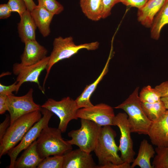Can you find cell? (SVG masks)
I'll list each match as a JSON object with an SVG mask.
<instances>
[{
	"label": "cell",
	"mask_w": 168,
	"mask_h": 168,
	"mask_svg": "<svg viewBox=\"0 0 168 168\" xmlns=\"http://www.w3.org/2000/svg\"><path fill=\"white\" fill-rule=\"evenodd\" d=\"M40 110L25 114L16 119L7 128L0 140V157L15 147L31 128L42 117Z\"/></svg>",
	"instance_id": "1"
},
{
	"label": "cell",
	"mask_w": 168,
	"mask_h": 168,
	"mask_svg": "<svg viewBox=\"0 0 168 168\" xmlns=\"http://www.w3.org/2000/svg\"><path fill=\"white\" fill-rule=\"evenodd\" d=\"M137 87L122 103L114 108L124 110L128 116L131 133L148 135L152 122L144 113L140 100Z\"/></svg>",
	"instance_id": "2"
},
{
	"label": "cell",
	"mask_w": 168,
	"mask_h": 168,
	"mask_svg": "<svg viewBox=\"0 0 168 168\" xmlns=\"http://www.w3.org/2000/svg\"><path fill=\"white\" fill-rule=\"evenodd\" d=\"M98 41L77 45L71 36L63 38L61 36L55 38L53 42V49L49 56V60L46 70V73L43 84V88L50 71L55 63L66 58H69L77 54L80 50L85 49L88 50H95L99 48Z\"/></svg>",
	"instance_id": "3"
},
{
	"label": "cell",
	"mask_w": 168,
	"mask_h": 168,
	"mask_svg": "<svg viewBox=\"0 0 168 168\" xmlns=\"http://www.w3.org/2000/svg\"><path fill=\"white\" fill-rule=\"evenodd\" d=\"M116 136L111 126L101 127L94 150L100 164L97 168L110 163L119 165L124 162L118 153L119 147L115 141Z\"/></svg>",
	"instance_id": "4"
},
{
	"label": "cell",
	"mask_w": 168,
	"mask_h": 168,
	"mask_svg": "<svg viewBox=\"0 0 168 168\" xmlns=\"http://www.w3.org/2000/svg\"><path fill=\"white\" fill-rule=\"evenodd\" d=\"M58 128L47 126L36 140L38 152L42 158L51 156L63 155L72 149V145L63 138Z\"/></svg>",
	"instance_id": "5"
},
{
	"label": "cell",
	"mask_w": 168,
	"mask_h": 168,
	"mask_svg": "<svg viewBox=\"0 0 168 168\" xmlns=\"http://www.w3.org/2000/svg\"><path fill=\"white\" fill-rule=\"evenodd\" d=\"M81 127L68 133L71 138L67 140L72 145L77 146L80 149L91 153L93 151L102 126L86 119H81Z\"/></svg>",
	"instance_id": "6"
},
{
	"label": "cell",
	"mask_w": 168,
	"mask_h": 168,
	"mask_svg": "<svg viewBox=\"0 0 168 168\" xmlns=\"http://www.w3.org/2000/svg\"><path fill=\"white\" fill-rule=\"evenodd\" d=\"M41 106L58 117L60 122L58 128L62 133L66 131L68 125L71 120L78 119L77 112L79 109L76 101L69 96L63 98L59 101L48 99Z\"/></svg>",
	"instance_id": "7"
},
{
	"label": "cell",
	"mask_w": 168,
	"mask_h": 168,
	"mask_svg": "<svg viewBox=\"0 0 168 168\" xmlns=\"http://www.w3.org/2000/svg\"><path fill=\"white\" fill-rule=\"evenodd\" d=\"M40 111L43 114L41 118L25 134L18 144L7 152L10 159L9 168H14L15 162L20 153L36 140L42 129L48 125L49 122L54 114L42 107Z\"/></svg>",
	"instance_id": "8"
},
{
	"label": "cell",
	"mask_w": 168,
	"mask_h": 168,
	"mask_svg": "<svg viewBox=\"0 0 168 168\" xmlns=\"http://www.w3.org/2000/svg\"><path fill=\"white\" fill-rule=\"evenodd\" d=\"M113 125L117 126L120 131L119 151L120 157L124 162L130 164L134 160L135 152L133 148V143L131 136V128L125 113H119L116 115L113 121Z\"/></svg>",
	"instance_id": "9"
},
{
	"label": "cell",
	"mask_w": 168,
	"mask_h": 168,
	"mask_svg": "<svg viewBox=\"0 0 168 168\" xmlns=\"http://www.w3.org/2000/svg\"><path fill=\"white\" fill-rule=\"evenodd\" d=\"M33 92V89L31 88L24 96H17L12 95L8 96V111L10 117V125L25 114L40 110L41 106L34 101Z\"/></svg>",
	"instance_id": "10"
},
{
	"label": "cell",
	"mask_w": 168,
	"mask_h": 168,
	"mask_svg": "<svg viewBox=\"0 0 168 168\" xmlns=\"http://www.w3.org/2000/svg\"><path fill=\"white\" fill-rule=\"evenodd\" d=\"M115 116L113 108L103 103L80 108L77 112L78 118L91 121L100 126L113 125Z\"/></svg>",
	"instance_id": "11"
},
{
	"label": "cell",
	"mask_w": 168,
	"mask_h": 168,
	"mask_svg": "<svg viewBox=\"0 0 168 168\" xmlns=\"http://www.w3.org/2000/svg\"><path fill=\"white\" fill-rule=\"evenodd\" d=\"M24 43L25 46L21 57V62L14 64L13 67L15 75L22 68L35 64L47 57V50L36 40H27Z\"/></svg>",
	"instance_id": "12"
},
{
	"label": "cell",
	"mask_w": 168,
	"mask_h": 168,
	"mask_svg": "<svg viewBox=\"0 0 168 168\" xmlns=\"http://www.w3.org/2000/svg\"><path fill=\"white\" fill-rule=\"evenodd\" d=\"M148 135L157 147L168 146V110L156 121L152 122Z\"/></svg>",
	"instance_id": "13"
},
{
	"label": "cell",
	"mask_w": 168,
	"mask_h": 168,
	"mask_svg": "<svg viewBox=\"0 0 168 168\" xmlns=\"http://www.w3.org/2000/svg\"><path fill=\"white\" fill-rule=\"evenodd\" d=\"M63 168H97L92 156L79 148L63 155Z\"/></svg>",
	"instance_id": "14"
},
{
	"label": "cell",
	"mask_w": 168,
	"mask_h": 168,
	"mask_svg": "<svg viewBox=\"0 0 168 168\" xmlns=\"http://www.w3.org/2000/svg\"><path fill=\"white\" fill-rule=\"evenodd\" d=\"M49 56H47L34 64L22 68L18 71L16 81L19 88L25 82H30L36 83L39 89L44 93V90L40 86L39 78L42 72L46 69Z\"/></svg>",
	"instance_id": "15"
},
{
	"label": "cell",
	"mask_w": 168,
	"mask_h": 168,
	"mask_svg": "<svg viewBox=\"0 0 168 168\" xmlns=\"http://www.w3.org/2000/svg\"><path fill=\"white\" fill-rule=\"evenodd\" d=\"M37 150L36 140L24 150L21 156L17 158L14 168H36L42 161Z\"/></svg>",
	"instance_id": "16"
},
{
	"label": "cell",
	"mask_w": 168,
	"mask_h": 168,
	"mask_svg": "<svg viewBox=\"0 0 168 168\" xmlns=\"http://www.w3.org/2000/svg\"><path fill=\"white\" fill-rule=\"evenodd\" d=\"M166 0H148L144 6L138 9V21L143 26L151 27L154 18Z\"/></svg>",
	"instance_id": "17"
},
{
	"label": "cell",
	"mask_w": 168,
	"mask_h": 168,
	"mask_svg": "<svg viewBox=\"0 0 168 168\" xmlns=\"http://www.w3.org/2000/svg\"><path fill=\"white\" fill-rule=\"evenodd\" d=\"M18 24L19 35L21 41L36 40L35 31L37 28L31 14V12L27 10L20 17Z\"/></svg>",
	"instance_id": "18"
},
{
	"label": "cell",
	"mask_w": 168,
	"mask_h": 168,
	"mask_svg": "<svg viewBox=\"0 0 168 168\" xmlns=\"http://www.w3.org/2000/svg\"><path fill=\"white\" fill-rule=\"evenodd\" d=\"M31 12L41 34L44 37L48 36L50 32V25L54 15L38 5Z\"/></svg>",
	"instance_id": "19"
},
{
	"label": "cell",
	"mask_w": 168,
	"mask_h": 168,
	"mask_svg": "<svg viewBox=\"0 0 168 168\" xmlns=\"http://www.w3.org/2000/svg\"><path fill=\"white\" fill-rule=\"evenodd\" d=\"M110 59L109 57L98 78L93 83L86 86L81 95L75 100L78 109L90 107L94 105L90 101V97L96 89L98 84L107 72Z\"/></svg>",
	"instance_id": "20"
},
{
	"label": "cell",
	"mask_w": 168,
	"mask_h": 168,
	"mask_svg": "<svg viewBox=\"0 0 168 168\" xmlns=\"http://www.w3.org/2000/svg\"><path fill=\"white\" fill-rule=\"evenodd\" d=\"M155 152L152 145L144 139L141 142L138 156L132 163L131 168L136 166L141 168H153L150 160L154 157Z\"/></svg>",
	"instance_id": "21"
},
{
	"label": "cell",
	"mask_w": 168,
	"mask_h": 168,
	"mask_svg": "<svg viewBox=\"0 0 168 168\" xmlns=\"http://www.w3.org/2000/svg\"><path fill=\"white\" fill-rule=\"evenodd\" d=\"M82 12L89 19L97 21L102 19L103 0H80Z\"/></svg>",
	"instance_id": "22"
},
{
	"label": "cell",
	"mask_w": 168,
	"mask_h": 168,
	"mask_svg": "<svg viewBox=\"0 0 168 168\" xmlns=\"http://www.w3.org/2000/svg\"><path fill=\"white\" fill-rule=\"evenodd\" d=\"M168 24V0H166L162 6L155 17L150 27L151 36L158 40L163 27Z\"/></svg>",
	"instance_id": "23"
},
{
	"label": "cell",
	"mask_w": 168,
	"mask_h": 168,
	"mask_svg": "<svg viewBox=\"0 0 168 168\" xmlns=\"http://www.w3.org/2000/svg\"><path fill=\"white\" fill-rule=\"evenodd\" d=\"M141 105L145 114L152 122L157 120L166 110L161 100L158 102L152 103L141 102Z\"/></svg>",
	"instance_id": "24"
},
{
	"label": "cell",
	"mask_w": 168,
	"mask_h": 168,
	"mask_svg": "<svg viewBox=\"0 0 168 168\" xmlns=\"http://www.w3.org/2000/svg\"><path fill=\"white\" fill-rule=\"evenodd\" d=\"M139 96L142 103H152L161 100L159 92L150 85L144 87L139 93Z\"/></svg>",
	"instance_id": "25"
},
{
	"label": "cell",
	"mask_w": 168,
	"mask_h": 168,
	"mask_svg": "<svg viewBox=\"0 0 168 168\" xmlns=\"http://www.w3.org/2000/svg\"><path fill=\"white\" fill-rule=\"evenodd\" d=\"M155 150L157 154L152 161L153 168H168V146L156 147Z\"/></svg>",
	"instance_id": "26"
},
{
	"label": "cell",
	"mask_w": 168,
	"mask_h": 168,
	"mask_svg": "<svg viewBox=\"0 0 168 168\" xmlns=\"http://www.w3.org/2000/svg\"><path fill=\"white\" fill-rule=\"evenodd\" d=\"M63 155L47 157L43 160L37 168H63Z\"/></svg>",
	"instance_id": "27"
},
{
	"label": "cell",
	"mask_w": 168,
	"mask_h": 168,
	"mask_svg": "<svg viewBox=\"0 0 168 168\" xmlns=\"http://www.w3.org/2000/svg\"><path fill=\"white\" fill-rule=\"evenodd\" d=\"M38 5L41 7L54 15L61 13L63 6L56 0H37Z\"/></svg>",
	"instance_id": "28"
},
{
	"label": "cell",
	"mask_w": 168,
	"mask_h": 168,
	"mask_svg": "<svg viewBox=\"0 0 168 168\" xmlns=\"http://www.w3.org/2000/svg\"><path fill=\"white\" fill-rule=\"evenodd\" d=\"M7 4L12 12H17L20 17L27 9L24 0H8Z\"/></svg>",
	"instance_id": "29"
},
{
	"label": "cell",
	"mask_w": 168,
	"mask_h": 168,
	"mask_svg": "<svg viewBox=\"0 0 168 168\" xmlns=\"http://www.w3.org/2000/svg\"><path fill=\"white\" fill-rule=\"evenodd\" d=\"M17 83L16 81L13 83L9 86H5L0 83V95L8 96L13 95V92L17 93L19 89Z\"/></svg>",
	"instance_id": "30"
},
{
	"label": "cell",
	"mask_w": 168,
	"mask_h": 168,
	"mask_svg": "<svg viewBox=\"0 0 168 168\" xmlns=\"http://www.w3.org/2000/svg\"><path fill=\"white\" fill-rule=\"evenodd\" d=\"M119 2V0H103V8L102 19H105L111 13V10L114 5Z\"/></svg>",
	"instance_id": "31"
},
{
	"label": "cell",
	"mask_w": 168,
	"mask_h": 168,
	"mask_svg": "<svg viewBox=\"0 0 168 168\" xmlns=\"http://www.w3.org/2000/svg\"><path fill=\"white\" fill-rule=\"evenodd\" d=\"M148 0H119V2L126 6L137 8L138 9L142 8Z\"/></svg>",
	"instance_id": "32"
},
{
	"label": "cell",
	"mask_w": 168,
	"mask_h": 168,
	"mask_svg": "<svg viewBox=\"0 0 168 168\" xmlns=\"http://www.w3.org/2000/svg\"><path fill=\"white\" fill-rule=\"evenodd\" d=\"M10 125V116L7 115L4 120L0 124V140L2 138Z\"/></svg>",
	"instance_id": "33"
},
{
	"label": "cell",
	"mask_w": 168,
	"mask_h": 168,
	"mask_svg": "<svg viewBox=\"0 0 168 168\" xmlns=\"http://www.w3.org/2000/svg\"><path fill=\"white\" fill-rule=\"evenodd\" d=\"M12 12L7 4H2L0 5V19H5L9 17Z\"/></svg>",
	"instance_id": "34"
},
{
	"label": "cell",
	"mask_w": 168,
	"mask_h": 168,
	"mask_svg": "<svg viewBox=\"0 0 168 168\" xmlns=\"http://www.w3.org/2000/svg\"><path fill=\"white\" fill-rule=\"evenodd\" d=\"M155 88L160 93L161 98L168 96V81L162 82Z\"/></svg>",
	"instance_id": "35"
},
{
	"label": "cell",
	"mask_w": 168,
	"mask_h": 168,
	"mask_svg": "<svg viewBox=\"0 0 168 168\" xmlns=\"http://www.w3.org/2000/svg\"><path fill=\"white\" fill-rule=\"evenodd\" d=\"M8 96L0 95V114H4L6 111H8L7 105Z\"/></svg>",
	"instance_id": "36"
},
{
	"label": "cell",
	"mask_w": 168,
	"mask_h": 168,
	"mask_svg": "<svg viewBox=\"0 0 168 168\" xmlns=\"http://www.w3.org/2000/svg\"><path fill=\"white\" fill-rule=\"evenodd\" d=\"M100 168H131V166L130 164L126 162H124L119 165L110 163L102 166Z\"/></svg>",
	"instance_id": "37"
},
{
	"label": "cell",
	"mask_w": 168,
	"mask_h": 168,
	"mask_svg": "<svg viewBox=\"0 0 168 168\" xmlns=\"http://www.w3.org/2000/svg\"><path fill=\"white\" fill-rule=\"evenodd\" d=\"M25 1L27 10L31 12L35 8L37 5L35 4L33 0H24Z\"/></svg>",
	"instance_id": "38"
},
{
	"label": "cell",
	"mask_w": 168,
	"mask_h": 168,
	"mask_svg": "<svg viewBox=\"0 0 168 168\" xmlns=\"http://www.w3.org/2000/svg\"><path fill=\"white\" fill-rule=\"evenodd\" d=\"M161 100L164 104L166 110H168V96L161 97Z\"/></svg>",
	"instance_id": "39"
}]
</instances>
